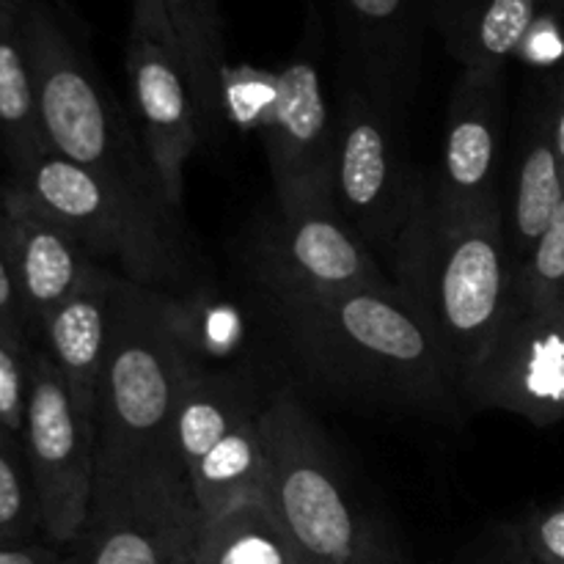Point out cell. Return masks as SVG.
<instances>
[{
	"label": "cell",
	"instance_id": "cell-1",
	"mask_svg": "<svg viewBox=\"0 0 564 564\" xmlns=\"http://www.w3.org/2000/svg\"><path fill=\"white\" fill-rule=\"evenodd\" d=\"M262 306L290 361L317 389L367 408L460 416L444 352L394 281Z\"/></svg>",
	"mask_w": 564,
	"mask_h": 564
},
{
	"label": "cell",
	"instance_id": "cell-2",
	"mask_svg": "<svg viewBox=\"0 0 564 564\" xmlns=\"http://www.w3.org/2000/svg\"><path fill=\"white\" fill-rule=\"evenodd\" d=\"M198 369L174 328L169 292L119 279L97 386L94 494L147 471H185L174 422L182 389Z\"/></svg>",
	"mask_w": 564,
	"mask_h": 564
},
{
	"label": "cell",
	"instance_id": "cell-3",
	"mask_svg": "<svg viewBox=\"0 0 564 564\" xmlns=\"http://www.w3.org/2000/svg\"><path fill=\"white\" fill-rule=\"evenodd\" d=\"M394 284L427 323L455 383L482 358L516 301L505 224L446 218L422 191L394 248Z\"/></svg>",
	"mask_w": 564,
	"mask_h": 564
},
{
	"label": "cell",
	"instance_id": "cell-4",
	"mask_svg": "<svg viewBox=\"0 0 564 564\" xmlns=\"http://www.w3.org/2000/svg\"><path fill=\"white\" fill-rule=\"evenodd\" d=\"M268 444L264 501L303 564H405L391 529L358 499L328 433L295 389L259 413Z\"/></svg>",
	"mask_w": 564,
	"mask_h": 564
},
{
	"label": "cell",
	"instance_id": "cell-5",
	"mask_svg": "<svg viewBox=\"0 0 564 564\" xmlns=\"http://www.w3.org/2000/svg\"><path fill=\"white\" fill-rule=\"evenodd\" d=\"M20 22L50 152L94 171L160 213H176L143 152L130 110L99 80L44 0H22Z\"/></svg>",
	"mask_w": 564,
	"mask_h": 564
},
{
	"label": "cell",
	"instance_id": "cell-6",
	"mask_svg": "<svg viewBox=\"0 0 564 564\" xmlns=\"http://www.w3.org/2000/svg\"><path fill=\"white\" fill-rule=\"evenodd\" d=\"M31 202L66 226L86 251L116 262L132 284L169 295L209 286L207 262L182 215L160 213L61 154L36 158Z\"/></svg>",
	"mask_w": 564,
	"mask_h": 564
},
{
	"label": "cell",
	"instance_id": "cell-7",
	"mask_svg": "<svg viewBox=\"0 0 564 564\" xmlns=\"http://www.w3.org/2000/svg\"><path fill=\"white\" fill-rule=\"evenodd\" d=\"M400 116L356 83H341L336 105L334 202L375 253H391L422 191L424 174L408 160Z\"/></svg>",
	"mask_w": 564,
	"mask_h": 564
},
{
	"label": "cell",
	"instance_id": "cell-8",
	"mask_svg": "<svg viewBox=\"0 0 564 564\" xmlns=\"http://www.w3.org/2000/svg\"><path fill=\"white\" fill-rule=\"evenodd\" d=\"M242 268L262 303L334 295L386 281L378 253L336 209H275L246 240Z\"/></svg>",
	"mask_w": 564,
	"mask_h": 564
},
{
	"label": "cell",
	"instance_id": "cell-9",
	"mask_svg": "<svg viewBox=\"0 0 564 564\" xmlns=\"http://www.w3.org/2000/svg\"><path fill=\"white\" fill-rule=\"evenodd\" d=\"M468 411H505L538 427L564 422V297L518 306L457 383Z\"/></svg>",
	"mask_w": 564,
	"mask_h": 564
},
{
	"label": "cell",
	"instance_id": "cell-10",
	"mask_svg": "<svg viewBox=\"0 0 564 564\" xmlns=\"http://www.w3.org/2000/svg\"><path fill=\"white\" fill-rule=\"evenodd\" d=\"M202 512L185 471H147L97 490L75 564H193Z\"/></svg>",
	"mask_w": 564,
	"mask_h": 564
},
{
	"label": "cell",
	"instance_id": "cell-11",
	"mask_svg": "<svg viewBox=\"0 0 564 564\" xmlns=\"http://www.w3.org/2000/svg\"><path fill=\"white\" fill-rule=\"evenodd\" d=\"M259 135L273 176L275 209H336V110L328 102L312 47L297 50L275 75L273 108Z\"/></svg>",
	"mask_w": 564,
	"mask_h": 564
},
{
	"label": "cell",
	"instance_id": "cell-12",
	"mask_svg": "<svg viewBox=\"0 0 564 564\" xmlns=\"http://www.w3.org/2000/svg\"><path fill=\"white\" fill-rule=\"evenodd\" d=\"M505 72L460 69L449 97L441 160L427 174L435 207L455 220L505 224Z\"/></svg>",
	"mask_w": 564,
	"mask_h": 564
},
{
	"label": "cell",
	"instance_id": "cell-13",
	"mask_svg": "<svg viewBox=\"0 0 564 564\" xmlns=\"http://www.w3.org/2000/svg\"><path fill=\"white\" fill-rule=\"evenodd\" d=\"M25 424L44 527L58 540L80 538L94 501L97 416L72 397L55 364H44L31 389Z\"/></svg>",
	"mask_w": 564,
	"mask_h": 564
},
{
	"label": "cell",
	"instance_id": "cell-14",
	"mask_svg": "<svg viewBox=\"0 0 564 564\" xmlns=\"http://www.w3.org/2000/svg\"><path fill=\"white\" fill-rule=\"evenodd\" d=\"M130 116L152 160L165 198L176 213L185 204V165L202 143L196 99L174 50L130 33L127 42Z\"/></svg>",
	"mask_w": 564,
	"mask_h": 564
},
{
	"label": "cell",
	"instance_id": "cell-15",
	"mask_svg": "<svg viewBox=\"0 0 564 564\" xmlns=\"http://www.w3.org/2000/svg\"><path fill=\"white\" fill-rule=\"evenodd\" d=\"M334 6L345 80L400 116L419 77L422 31L416 0H334Z\"/></svg>",
	"mask_w": 564,
	"mask_h": 564
},
{
	"label": "cell",
	"instance_id": "cell-16",
	"mask_svg": "<svg viewBox=\"0 0 564 564\" xmlns=\"http://www.w3.org/2000/svg\"><path fill=\"white\" fill-rule=\"evenodd\" d=\"M119 279V273L97 264L80 290L66 297L47 317V339L53 347L55 369L72 389V397L94 416H97V386L108 352Z\"/></svg>",
	"mask_w": 564,
	"mask_h": 564
},
{
	"label": "cell",
	"instance_id": "cell-17",
	"mask_svg": "<svg viewBox=\"0 0 564 564\" xmlns=\"http://www.w3.org/2000/svg\"><path fill=\"white\" fill-rule=\"evenodd\" d=\"M257 375L246 369L202 367L185 383L176 405L174 441L185 471L209 455L226 435L268 405Z\"/></svg>",
	"mask_w": 564,
	"mask_h": 564
},
{
	"label": "cell",
	"instance_id": "cell-18",
	"mask_svg": "<svg viewBox=\"0 0 564 564\" xmlns=\"http://www.w3.org/2000/svg\"><path fill=\"white\" fill-rule=\"evenodd\" d=\"M549 0H449L441 11L446 47L460 69L505 72Z\"/></svg>",
	"mask_w": 564,
	"mask_h": 564
},
{
	"label": "cell",
	"instance_id": "cell-19",
	"mask_svg": "<svg viewBox=\"0 0 564 564\" xmlns=\"http://www.w3.org/2000/svg\"><path fill=\"white\" fill-rule=\"evenodd\" d=\"M36 207V204H33ZM17 229V268L28 301L44 314V319L75 295L97 264L66 226L42 207L22 209Z\"/></svg>",
	"mask_w": 564,
	"mask_h": 564
},
{
	"label": "cell",
	"instance_id": "cell-20",
	"mask_svg": "<svg viewBox=\"0 0 564 564\" xmlns=\"http://www.w3.org/2000/svg\"><path fill=\"white\" fill-rule=\"evenodd\" d=\"M564 202V174L545 127L543 110L523 127L516 182L505 207V235L516 264L532 253Z\"/></svg>",
	"mask_w": 564,
	"mask_h": 564
},
{
	"label": "cell",
	"instance_id": "cell-21",
	"mask_svg": "<svg viewBox=\"0 0 564 564\" xmlns=\"http://www.w3.org/2000/svg\"><path fill=\"white\" fill-rule=\"evenodd\" d=\"M180 47L182 69L198 108L202 135L218 138L226 124V44L218 0H163Z\"/></svg>",
	"mask_w": 564,
	"mask_h": 564
},
{
	"label": "cell",
	"instance_id": "cell-22",
	"mask_svg": "<svg viewBox=\"0 0 564 564\" xmlns=\"http://www.w3.org/2000/svg\"><path fill=\"white\" fill-rule=\"evenodd\" d=\"M193 499L202 521L235 510L242 501L264 496L268 485V444H264L259 416L231 430L204 460L187 471Z\"/></svg>",
	"mask_w": 564,
	"mask_h": 564
},
{
	"label": "cell",
	"instance_id": "cell-23",
	"mask_svg": "<svg viewBox=\"0 0 564 564\" xmlns=\"http://www.w3.org/2000/svg\"><path fill=\"white\" fill-rule=\"evenodd\" d=\"M193 564H303L264 496L202 521Z\"/></svg>",
	"mask_w": 564,
	"mask_h": 564
},
{
	"label": "cell",
	"instance_id": "cell-24",
	"mask_svg": "<svg viewBox=\"0 0 564 564\" xmlns=\"http://www.w3.org/2000/svg\"><path fill=\"white\" fill-rule=\"evenodd\" d=\"M171 317H174L180 339L202 367H207V361L231 356L237 347H242V336H246L242 314L231 303L218 301L209 286L193 290L187 295H171Z\"/></svg>",
	"mask_w": 564,
	"mask_h": 564
},
{
	"label": "cell",
	"instance_id": "cell-25",
	"mask_svg": "<svg viewBox=\"0 0 564 564\" xmlns=\"http://www.w3.org/2000/svg\"><path fill=\"white\" fill-rule=\"evenodd\" d=\"M33 119L42 121V116L20 11H0V121L33 132Z\"/></svg>",
	"mask_w": 564,
	"mask_h": 564
},
{
	"label": "cell",
	"instance_id": "cell-26",
	"mask_svg": "<svg viewBox=\"0 0 564 564\" xmlns=\"http://www.w3.org/2000/svg\"><path fill=\"white\" fill-rule=\"evenodd\" d=\"M564 297V202L554 220L540 237L527 259L518 264L516 301L518 306H540V303Z\"/></svg>",
	"mask_w": 564,
	"mask_h": 564
},
{
	"label": "cell",
	"instance_id": "cell-27",
	"mask_svg": "<svg viewBox=\"0 0 564 564\" xmlns=\"http://www.w3.org/2000/svg\"><path fill=\"white\" fill-rule=\"evenodd\" d=\"M226 121L246 127V130H262L268 121L270 108L275 99V75H259L248 69H229L226 72Z\"/></svg>",
	"mask_w": 564,
	"mask_h": 564
},
{
	"label": "cell",
	"instance_id": "cell-28",
	"mask_svg": "<svg viewBox=\"0 0 564 564\" xmlns=\"http://www.w3.org/2000/svg\"><path fill=\"white\" fill-rule=\"evenodd\" d=\"M516 529L518 545L532 564H564V501L534 510Z\"/></svg>",
	"mask_w": 564,
	"mask_h": 564
},
{
	"label": "cell",
	"instance_id": "cell-29",
	"mask_svg": "<svg viewBox=\"0 0 564 564\" xmlns=\"http://www.w3.org/2000/svg\"><path fill=\"white\" fill-rule=\"evenodd\" d=\"M22 369L17 358L6 347H0V424L6 427H20L28 416V408L22 402Z\"/></svg>",
	"mask_w": 564,
	"mask_h": 564
},
{
	"label": "cell",
	"instance_id": "cell-30",
	"mask_svg": "<svg viewBox=\"0 0 564 564\" xmlns=\"http://www.w3.org/2000/svg\"><path fill=\"white\" fill-rule=\"evenodd\" d=\"M130 33L143 39H152V42L163 44V47L174 50L180 55V47H176L174 31H171L169 14H165L163 0H132V22Z\"/></svg>",
	"mask_w": 564,
	"mask_h": 564
},
{
	"label": "cell",
	"instance_id": "cell-31",
	"mask_svg": "<svg viewBox=\"0 0 564 564\" xmlns=\"http://www.w3.org/2000/svg\"><path fill=\"white\" fill-rule=\"evenodd\" d=\"M25 512V488L14 463L0 452V529L14 527Z\"/></svg>",
	"mask_w": 564,
	"mask_h": 564
},
{
	"label": "cell",
	"instance_id": "cell-32",
	"mask_svg": "<svg viewBox=\"0 0 564 564\" xmlns=\"http://www.w3.org/2000/svg\"><path fill=\"white\" fill-rule=\"evenodd\" d=\"M540 110H543L545 127H549L551 143H554L556 160H560L564 174V66L551 77L549 97H545V105Z\"/></svg>",
	"mask_w": 564,
	"mask_h": 564
},
{
	"label": "cell",
	"instance_id": "cell-33",
	"mask_svg": "<svg viewBox=\"0 0 564 564\" xmlns=\"http://www.w3.org/2000/svg\"><path fill=\"white\" fill-rule=\"evenodd\" d=\"M477 564H532V562L523 556L521 545H518V538H516V529L505 527V532L499 534V540L485 549V554L479 556Z\"/></svg>",
	"mask_w": 564,
	"mask_h": 564
},
{
	"label": "cell",
	"instance_id": "cell-34",
	"mask_svg": "<svg viewBox=\"0 0 564 564\" xmlns=\"http://www.w3.org/2000/svg\"><path fill=\"white\" fill-rule=\"evenodd\" d=\"M11 301H14V284H11V275L6 270V262L0 259V312L11 308Z\"/></svg>",
	"mask_w": 564,
	"mask_h": 564
},
{
	"label": "cell",
	"instance_id": "cell-35",
	"mask_svg": "<svg viewBox=\"0 0 564 564\" xmlns=\"http://www.w3.org/2000/svg\"><path fill=\"white\" fill-rule=\"evenodd\" d=\"M0 564H42L31 551H0Z\"/></svg>",
	"mask_w": 564,
	"mask_h": 564
},
{
	"label": "cell",
	"instance_id": "cell-36",
	"mask_svg": "<svg viewBox=\"0 0 564 564\" xmlns=\"http://www.w3.org/2000/svg\"><path fill=\"white\" fill-rule=\"evenodd\" d=\"M22 0H0V11H20Z\"/></svg>",
	"mask_w": 564,
	"mask_h": 564
}]
</instances>
